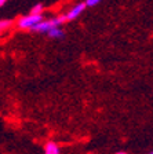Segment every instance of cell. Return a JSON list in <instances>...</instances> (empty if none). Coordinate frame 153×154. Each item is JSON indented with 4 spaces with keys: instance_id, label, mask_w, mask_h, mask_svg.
Segmentation results:
<instances>
[{
    "instance_id": "52a82bcc",
    "label": "cell",
    "mask_w": 153,
    "mask_h": 154,
    "mask_svg": "<svg viewBox=\"0 0 153 154\" xmlns=\"http://www.w3.org/2000/svg\"><path fill=\"white\" fill-rule=\"evenodd\" d=\"M43 11H44L43 4H36V6H33L30 8V14H43Z\"/></svg>"
},
{
    "instance_id": "ba28073f",
    "label": "cell",
    "mask_w": 153,
    "mask_h": 154,
    "mask_svg": "<svg viewBox=\"0 0 153 154\" xmlns=\"http://www.w3.org/2000/svg\"><path fill=\"white\" fill-rule=\"evenodd\" d=\"M84 3H86V7H94L98 3H101V0H86Z\"/></svg>"
},
{
    "instance_id": "6da1fadb",
    "label": "cell",
    "mask_w": 153,
    "mask_h": 154,
    "mask_svg": "<svg viewBox=\"0 0 153 154\" xmlns=\"http://www.w3.org/2000/svg\"><path fill=\"white\" fill-rule=\"evenodd\" d=\"M66 22L64 15L55 17V18H50V19H42L35 28L30 30V32H37V33H47L51 28H55V26H61L62 23Z\"/></svg>"
},
{
    "instance_id": "277c9868",
    "label": "cell",
    "mask_w": 153,
    "mask_h": 154,
    "mask_svg": "<svg viewBox=\"0 0 153 154\" xmlns=\"http://www.w3.org/2000/svg\"><path fill=\"white\" fill-rule=\"evenodd\" d=\"M44 154H61L59 146L55 142H47L44 146Z\"/></svg>"
},
{
    "instance_id": "7a4b0ae2",
    "label": "cell",
    "mask_w": 153,
    "mask_h": 154,
    "mask_svg": "<svg viewBox=\"0 0 153 154\" xmlns=\"http://www.w3.org/2000/svg\"><path fill=\"white\" fill-rule=\"evenodd\" d=\"M43 19V14H30L29 13L28 15L21 17L17 22V26L22 30H32L36 25H37L40 21Z\"/></svg>"
},
{
    "instance_id": "5b68a950",
    "label": "cell",
    "mask_w": 153,
    "mask_h": 154,
    "mask_svg": "<svg viewBox=\"0 0 153 154\" xmlns=\"http://www.w3.org/2000/svg\"><path fill=\"white\" fill-rule=\"evenodd\" d=\"M47 35H48V37H51V38H61V37H64L65 32L59 26H55V28H51L50 30H48Z\"/></svg>"
},
{
    "instance_id": "30bf717a",
    "label": "cell",
    "mask_w": 153,
    "mask_h": 154,
    "mask_svg": "<svg viewBox=\"0 0 153 154\" xmlns=\"http://www.w3.org/2000/svg\"><path fill=\"white\" fill-rule=\"evenodd\" d=\"M116 154H127V153H124V151H119V153H116Z\"/></svg>"
},
{
    "instance_id": "9c48e42d",
    "label": "cell",
    "mask_w": 153,
    "mask_h": 154,
    "mask_svg": "<svg viewBox=\"0 0 153 154\" xmlns=\"http://www.w3.org/2000/svg\"><path fill=\"white\" fill-rule=\"evenodd\" d=\"M6 2L7 0H0V7H3L4 4H6Z\"/></svg>"
},
{
    "instance_id": "8992f818",
    "label": "cell",
    "mask_w": 153,
    "mask_h": 154,
    "mask_svg": "<svg viewBox=\"0 0 153 154\" xmlns=\"http://www.w3.org/2000/svg\"><path fill=\"white\" fill-rule=\"evenodd\" d=\"M11 25H13V21H10V19H0V33L7 30Z\"/></svg>"
},
{
    "instance_id": "3957f363",
    "label": "cell",
    "mask_w": 153,
    "mask_h": 154,
    "mask_svg": "<svg viewBox=\"0 0 153 154\" xmlns=\"http://www.w3.org/2000/svg\"><path fill=\"white\" fill-rule=\"evenodd\" d=\"M84 10H86V3H84V2L83 3H77V4H75L66 14H64V17L66 21H73V19L79 18V17L83 14Z\"/></svg>"
},
{
    "instance_id": "8fae6325",
    "label": "cell",
    "mask_w": 153,
    "mask_h": 154,
    "mask_svg": "<svg viewBox=\"0 0 153 154\" xmlns=\"http://www.w3.org/2000/svg\"><path fill=\"white\" fill-rule=\"evenodd\" d=\"M150 154H153V151H152V153H150Z\"/></svg>"
}]
</instances>
